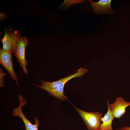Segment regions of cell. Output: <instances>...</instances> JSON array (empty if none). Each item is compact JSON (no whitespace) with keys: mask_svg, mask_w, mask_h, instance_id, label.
Returning <instances> with one entry per match:
<instances>
[{"mask_svg":"<svg viewBox=\"0 0 130 130\" xmlns=\"http://www.w3.org/2000/svg\"><path fill=\"white\" fill-rule=\"evenodd\" d=\"M89 71L88 69L81 67L74 74H71L54 82H46L40 80L41 85H36L35 86L46 90L51 95L63 101L65 100L68 101L64 91V87L65 84L74 78L82 77Z\"/></svg>","mask_w":130,"mask_h":130,"instance_id":"6da1fadb","label":"cell"},{"mask_svg":"<svg viewBox=\"0 0 130 130\" xmlns=\"http://www.w3.org/2000/svg\"><path fill=\"white\" fill-rule=\"evenodd\" d=\"M74 107L84 122L87 130H99L102 124L101 119L102 113L98 112H88Z\"/></svg>","mask_w":130,"mask_h":130,"instance_id":"7a4b0ae2","label":"cell"},{"mask_svg":"<svg viewBox=\"0 0 130 130\" xmlns=\"http://www.w3.org/2000/svg\"><path fill=\"white\" fill-rule=\"evenodd\" d=\"M28 44L26 37H21L16 43V50L14 55L21 67L24 73L26 74H28V72L26 68L28 61L25 58V50Z\"/></svg>","mask_w":130,"mask_h":130,"instance_id":"3957f363","label":"cell"},{"mask_svg":"<svg viewBox=\"0 0 130 130\" xmlns=\"http://www.w3.org/2000/svg\"><path fill=\"white\" fill-rule=\"evenodd\" d=\"M20 104L18 107L13 109V115L15 116L20 117L23 121L25 126L26 130H38L39 121L36 117L34 118L35 123L33 124L26 117L22 110V107L26 105L27 102L23 97L20 95L18 96Z\"/></svg>","mask_w":130,"mask_h":130,"instance_id":"277c9868","label":"cell"},{"mask_svg":"<svg viewBox=\"0 0 130 130\" xmlns=\"http://www.w3.org/2000/svg\"><path fill=\"white\" fill-rule=\"evenodd\" d=\"M5 34L0 39L3 44V49L14 53L17 42L20 37L21 34L17 30L4 29Z\"/></svg>","mask_w":130,"mask_h":130,"instance_id":"5b68a950","label":"cell"},{"mask_svg":"<svg viewBox=\"0 0 130 130\" xmlns=\"http://www.w3.org/2000/svg\"><path fill=\"white\" fill-rule=\"evenodd\" d=\"M12 58L11 52L10 51L0 48V63L6 70L11 78L15 81L19 86L17 75L15 73L13 68Z\"/></svg>","mask_w":130,"mask_h":130,"instance_id":"8992f818","label":"cell"},{"mask_svg":"<svg viewBox=\"0 0 130 130\" xmlns=\"http://www.w3.org/2000/svg\"><path fill=\"white\" fill-rule=\"evenodd\" d=\"M109 106L114 117L119 119L125 113L126 108L130 106V102L125 101L121 97H117L115 102L109 104Z\"/></svg>","mask_w":130,"mask_h":130,"instance_id":"52a82bcc","label":"cell"},{"mask_svg":"<svg viewBox=\"0 0 130 130\" xmlns=\"http://www.w3.org/2000/svg\"><path fill=\"white\" fill-rule=\"evenodd\" d=\"M91 6L92 7L93 11L96 14L108 13L110 14L114 13L113 10L111 8L110 3L111 0H100L94 2L90 0Z\"/></svg>","mask_w":130,"mask_h":130,"instance_id":"ba28073f","label":"cell"},{"mask_svg":"<svg viewBox=\"0 0 130 130\" xmlns=\"http://www.w3.org/2000/svg\"><path fill=\"white\" fill-rule=\"evenodd\" d=\"M108 110L106 114L101 117V121L102 123L100 126L99 130H113L112 124L114 119L112 112L110 110L109 101L107 100Z\"/></svg>","mask_w":130,"mask_h":130,"instance_id":"9c48e42d","label":"cell"},{"mask_svg":"<svg viewBox=\"0 0 130 130\" xmlns=\"http://www.w3.org/2000/svg\"><path fill=\"white\" fill-rule=\"evenodd\" d=\"M7 74V73L3 72V70L1 68L0 69V86L1 87H3L4 83L3 77Z\"/></svg>","mask_w":130,"mask_h":130,"instance_id":"30bf717a","label":"cell"},{"mask_svg":"<svg viewBox=\"0 0 130 130\" xmlns=\"http://www.w3.org/2000/svg\"><path fill=\"white\" fill-rule=\"evenodd\" d=\"M122 129L124 130H130V127L126 126L123 127Z\"/></svg>","mask_w":130,"mask_h":130,"instance_id":"8fae6325","label":"cell"},{"mask_svg":"<svg viewBox=\"0 0 130 130\" xmlns=\"http://www.w3.org/2000/svg\"><path fill=\"white\" fill-rule=\"evenodd\" d=\"M116 130H124L122 129H116Z\"/></svg>","mask_w":130,"mask_h":130,"instance_id":"7c38bea8","label":"cell"}]
</instances>
